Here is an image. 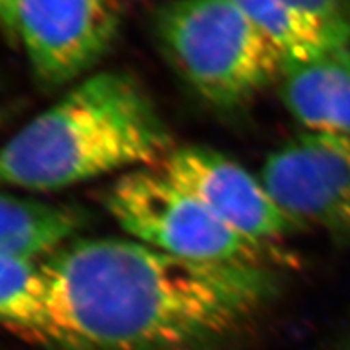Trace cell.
Returning <instances> with one entry per match:
<instances>
[{
    "label": "cell",
    "instance_id": "3957f363",
    "mask_svg": "<svg viewBox=\"0 0 350 350\" xmlns=\"http://www.w3.org/2000/svg\"><path fill=\"white\" fill-rule=\"evenodd\" d=\"M157 42L196 94L221 111L278 83L284 60L235 0H170L154 12Z\"/></svg>",
    "mask_w": 350,
    "mask_h": 350
},
{
    "label": "cell",
    "instance_id": "8992f818",
    "mask_svg": "<svg viewBox=\"0 0 350 350\" xmlns=\"http://www.w3.org/2000/svg\"><path fill=\"white\" fill-rule=\"evenodd\" d=\"M258 177L301 229L350 240V137L304 131L275 148Z\"/></svg>",
    "mask_w": 350,
    "mask_h": 350
},
{
    "label": "cell",
    "instance_id": "6da1fadb",
    "mask_svg": "<svg viewBox=\"0 0 350 350\" xmlns=\"http://www.w3.org/2000/svg\"><path fill=\"white\" fill-rule=\"evenodd\" d=\"M47 344L65 350H213L273 299V266L201 262L131 239H73L42 261Z\"/></svg>",
    "mask_w": 350,
    "mask_h": 350
},
{
    "label": "cell",
    "instance_id": "4fadbf2b",
    "mask_svg": "<svg viewBox=\"0 0 350 350\" xmlns=\"http://www.w3.org/2000/svg\"><path fill=\"white\" fill-rule=\"evenodd\" d=\"M16 2L18 0H0V31L12 46H18V38H16Z\"/></svg>",
    "mask_w": 350,
    "mask_h": 350
},
{
    "label": "cell",
    "instance_id": "5bb4252c",
    "mask_svg": "<svg viewBox=\"0 0 350 350\" xmlns=\"http://www.w3.org/2000/svg\"><path fill=\"white\" fill-rule=\"evenodd\" d=\"M7 117H8V112L5 111V109H2V107H0V125H2L3 122H5Z\"/></svg>",
    "mask_w": 350,
    "mask_h": 350
},
{
    "label": "cell",
    "instance_id": "8fae6325",
    "mask_svg": "<svg viewBox=\"0 0 350 350\" xmlns=\"http://www.w3.org/2000/svg\"><path fill=\"white\" fill-rule=\"evenodd\" d=\"M0 326L47 344L49 287L42 261L0 256Z\"/></svg>",
    "mask_w": 350,
    "mask_h": 350
},
{
    "label": "cell",
    "instance_id": "5b68a950",
    "mask_svg": "<svg viewBox=\"0 0 350 350\" xmlns=\"http://www.w3.org/2000/svg\"><path fill=\"white\" fill-rule=\"evenodd\" d=\"M116 0H18L16 38L38 83L49 90L91 75L116 41Z\"/></svg>",
    "mask_w": 350,
    "mask_h": 350
},
{
    "label": "cell",
    "instance_id": "ba28073f",
    "mask_svg": "<svg viewBox=\"0 0 350 350\" xmlns=\"http://www.w3.org/2000/svg\"><path fill=\"white\" fill-rule=\"evenodd\" d=\"M278 88L305 131L350 137V47L284 64Z\"/></svg>",
    "mask_w": 350,
    "mask_h": 350
},
{
    "label": "cell",
    "instance_id": "7a4b0ae2",
    "mask_svg": "<svg viewBox=\"0 0 350 350\" xmlns=\"http://www.w3.org/2000/svg\"><path fill=\"white\" fill-rule=\"evenodd\" d=\"M172 135L138 78L99 70L0 148V188L47 193L124 169L156 167Z\"/></svg>",
    "mask_w": 350,
    "mask_h": 350
},
{
    "label": "cell",
    "instance_id": "30bf717a",
    "mask_svg": "<svg viewBox=\"0 0 350 350\" xmlns=\"http://www.w3.org/2000/svg\"><path fill=\"white\" fill-rule=\"evenodd\" d=\"M279 52L284 64L304 62L350 44L284 0H235Z\"/></svg>",
    "mask_w": 350,
    "mask_h": 350
},
{
    "label": "cell",
    "instance_id": "7c38bea8",
    "mask_svg": "<svg viewBox=\"0 0 350 350\" xmlns=\"http://www.w3.org/2000/svg\"><path fill=\"white\" fill-rule=\"evenodd\" d=\"M350 44V0H284Z\"/></svg>",
    "mask_w": 350,
    "mask_h": 350
},
{
    "label": "cell",
    "instance_id": "277c9868",
    "mask_svg": "<svg viewBox=\"0 0 350 350\" xmlns=\"http://www.w3.org/2000/svg\"><path fill=\"white\" fill-rule=\"evenodd\" d=\"M104 206L131 240L201 262L274 266L273 247L258 245L221 222L159 167L125 172L104 195Z\"/></svg>",
    "mask_w": 350,
    "mask_h": 350
},
{
    "label": "cell",
    "instance_id": "9c48e42d",
    "mask_svg": "<svg viewBox=\"0 0 350 350\" xmlns=\"http://www.w3.org/2000/svg\"><path fill=\"white\" fill-rule=\"evenodd\" d=\"M85 224L77 208L0 191V256L44 261Z\"/></svg>",
    "mask_w": 350,
    "mask_h": 350
},
{
    "label": "cell",
    "instance_id": "52a82bcc",
    "mask_svg": "<svg viewBox=\"0 0 350 350\" xmlns=\"http://www.w3.org/2000/svg\"><path fill=\"white\" fill-rule=\"evenodd\" d=\"M157 167L195 195L219 221L258 245L274 247L279 239L301 230L275 204L260 177L211 148L175 146Z\"/></svg>",
    "mask_w": 350,
    "mask_h": 350
}]
</instances>
